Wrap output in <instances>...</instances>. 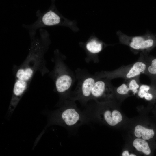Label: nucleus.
<instances>
[{
  "label": "nucleus",
  "mask_w": 156,
  "mask_h": 156,
  "mask_svg": "<svg viewBox=\"0 0 156 156\" xmlns=\"http://www.w3.org/2000/svg\"><path fill=\"white\" fill-rule=\"evenodd\" d=\"M30 40L28 54L15 73L12 96L17 100L20 99L26 91L36 71L44 66V55L49 45L47 40L41 37L36 36Z\"/></svg>",
  "instance_id": "nucleus-1"
},
{
  "label": "nucleus",
  "mask_w": 156,
  "mask_h": 156,
  "mask_svg": "<svg viewBox=\"0 0 156 156\" xmlns=\"http://www.w3.org/2000/svg\"><path fill=\"white\" fill-rule=\"evenodd\" d=\"M64 101L62 107L53 113L52 124L60 125L73 130L89 122L90 120L85 110L82 111L79 109L75 101L68 99Z\"/></svg>",
  "instance_id": "nucleus-2"
},
{
  "label": "nucleus",
  "mask_w": 156,
  "mask_h": 156,
  "mask_svg": "<svg viewBox=\"0 0 156 156\" xmlns=\"http://www.w3.org/2000/svg\"><path fill=\"white\" fill-rule=\"evenodd\" d=\"M55 54L53 73L55 89L62 98L65 100L69 99L71 94V88L75 81V77L57 52H55Z\"/></svg>",
  "instance_id": "nucleus-3"
},
{
  "label": "nucleus",
  "mask_w": 156,
  "mask_h": 156,
  "mask_svg": "<svg viewBox=\"0 0 156 156\" xmlns=\"http://www.w3.org/2000/svg\"><path fill=\"white\" fill-rule=\"evenodd\" d=\"M147 54L141 53L139 59L134 63L122 66L112 71L98 72L95 75L97 79L105 78L110 80L118 78L127 79L140 76L146 69Z\"/></svg>",
  "instance_id": "nucleus-4"
},
{
  "label": "nucleus",
  "mask_w": 156,
  "mask_h": 156,
  "mask_svg": "<svg viewBox=\"0 0 156 156\" xmlns=\"http://www.w3.org/2000/svg\"><path fill=\"white\" fill-rule=\"evenodd\" d=\"M117 34L120 43L128 46L135 53L140 52L144 54H148L156 47V38L149 34L130 36L120 31H118Z\"/></svg>",
  "instance_id": "nucleus-5"
},
{
  "label": "nucleus",
  "mask_w": 156,
  "mask_h": 156,
  "mask_svg": "<svg viewBox=\"0 0 156 156\" xmlns=\"http://www.w3.org/2000/svg\"><path fill=\"white\" fill-rule=\"evenodd\" d=\"M37 18L30 24H23L22 26L28 31L30 36L36 35L38 29L44 27L64 24L63 17L55 10L51 8L44 12L38 10L36 13Z\"/></svg>",
  "instance_id": "nucleus-6"
},
{
  "label": "nucleus",
  "mask_w": 156,
  "mask_h": 156,
  "mask_svg": "<svg viewBox=\"0 0 156 156\" xmlns=\"http://www.w3.org/2000/svg\"><path fill=\"white\" fill-rule=\"evenodd\" d=\"M79 80L75 90L71 92L69 99L78 101L83 105L91 100V92L94 85L97 79L95 75L85 73L77 75Z\"/></svg>",
  "instance_id": "nucleus-7"
},
{
  "label": "nucleus",
  "mask_w": 156,
  "mask_h": 156,
  "mask_svg": "<svg viewBox=\"0 0 156 156\" xmlns=\"http://www.w3.org/2000/svg\"><path fill=\"white\" fill-rule=\"evenodd\" d=\"M114 88L110 80L105 78L97 79L92 88L91 100L99 103L114 100Z\"/></svg>",
  "instance_id": "nucleus-8"
},
{
  "label": "nucleus",
  "mask_w": 156,
  "mask_h": 156,
  "mask_svg": "<svg viewBox=\"0 0 156 156\" xmlns=\"http://www.w3.org/2000/svg\"><path fill=\"white\" fill-rule=\"evenodd\" d=\"M140 76L125 79L123 83L117 87H114L115 96L125 98L129 96L137 94L141 83Z\"/></svg>",
  "instance_id": "nucleus-9"
},
{
  "label": "nucleus",
  "mask_w": 156,
  "mask_h": 156,
  "mask_svg": "<svg viewBox=\"0 0 156 156\" xmlns=\"http://www.w3.org/2000/svg\"><path fill=\"white\" fill-rule=\"evenodd\" d=\"M154 93H156V85L152 83L150 85L141 84L137 94L140 98L151 101L154 98Z\"/></svg>",
  "instance_id": "nucleus-10"
},
{
  "label": "nucleus",
  "mask_w": 156,
  "mask_h": 156,
  "mask_svg": "<svg viewBox=\"0 0 156 156\" xmlns=\"http://www.w3.org/2000/svg\"><path fill=\"white\" fill-rule=\"evenodd\" d=\"M147 64L143 74L150 78L151 83L156 85V57L149 56L147 55Z\"/></svg>",
  "instance_id": "nucleus-11"
},
{
  "label": "nucleus",
  "mask_w": 156,
  "mask_h": 156,
  "mask_svg": "<svg viewBox=\"0 0 156 156\" xmlns=\"http://www.w3.org/2000/svg\"><path fill=\"white\" fill-rule=\"evenodd\" d=\"M135 136L138 138H141L145 140L153 138L155 135L154 131L140 125H136L134 131Z\"/></svg>",
  "instance_id": "nucleus-12"
},
{
  "label": "nucleus",
  "mask_w": 156,
  "mask_h": 156,
  "mask_svg": "<svg viewBox=\"0 0 156 156\" xmlns=\"http://www.w3.org/2000/svg\"><path fill=\"white\" fill-rule=\"evenodd\" d=\"M133 144V147L138 151L146 155L150 154L151 151L148 143L145 140L137 138L134 140Z\"/></svg>",
  "instance_id": "nucleus-13"
},
{
  "label": "nucleus",
  "mask_w": 156,
  "mask_h": 156,
  "mask_svg": "<svg viewBox=\"0 0 156 156\" xmlns=\"http://www.w3.org/2000/svg\"><path fill=\"white\" fill-rule=\"evenodd\" d=\"M87 50L90 53L96 54L102 50L103 44V43L96 40H92L88 42L86 45Z\"/></svg>",
  "instance_id": "nucleus-14"
},
{
  "label": "nucleus",
  "mask_w": 156,
  "mask_h": 156,
  "mask_svg": "<svg viewBox=\"0 0 156 156\" xmlns=\"http://www.w3.org/2000/svg\"><path fill=\"white\" fill-rule=\"evenodd\" d=\"M122 156H136V155L134 154L130 153L129 151L127 150H125L122 153Z\"/></svg>",
  "instance_id": "nucleus-15"
}]
</instances>
